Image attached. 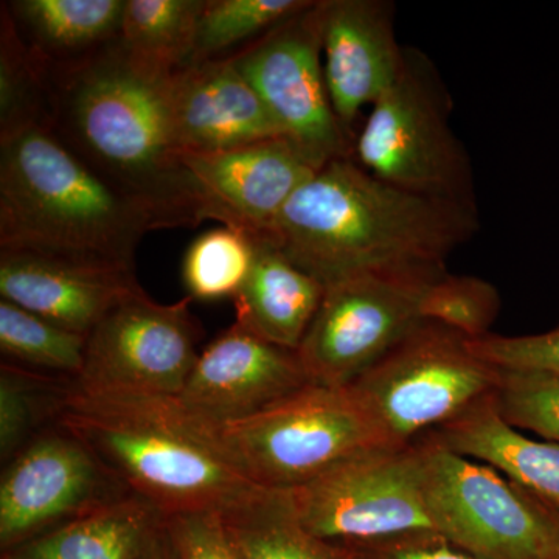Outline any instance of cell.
<instances>
[{
  "mask_svg": "<svg viewBox=\"0 0 559 559\" xmlns=\"http://www.w3.org/2000/svg\"><path fill=\"white\" fill-rule=\"evenodd\" d=\"M502 370L474 355L468 340L425 320L352 385L404 448L459 418L499 388Z\"/></svg>",
  "mask_w": 559,
  "mask_h": 559,
  "instance_id": "52a82bcc",
  "label": "cell"
},
{
  "mask_svg": "<svg viewBox=\"0 0 559 559\" xmlns=\"http://www.w3.org/2000/svg\"><path fill=\"white\" fill-rule=\"evenodd\" d=\"M205 0H127L119 44L140 69L171 76L189 64Z\"/></svg>",
  "mask_w": 559,
  "mask_h": 559,
  "instance_id": "cb8c5ba5",
  "label": "cell"
},
{
  "mask_svg": "<svg viewBox=\"0 0 559 559\" xmlns=\"http://www.w3.org/2000/svg\"><path fill=\"white\" fill-rule=\"evenodd\" d=\"M255 245L252 270L234 299L235 323L261 340L297 352L325 285L297 267L270 238L257 237Z\"/></svg>",
  "mask_w": 559,
  "mask_h": 559,
  "instance_id": "ffe728a7",
  "label": "cell"
},
{
  "mask_svg": "<svg viewBox=\"0 0 559 559\" xmlns=\"http://www.w3.org/2000/svg\"><path fill=\"white\" fill-rule=\"evenodd\" d=\"M234 60L283 138L299 146L316 167L353 159L355 140L337 120L326 90L320 0L253 40Z\"/></svg>",
  "mask_w": 559,
  "mask_h": 559,
  "instance_id": "7c38bea8",
  "label": "cell"
},
{
  "mask_svg": "<svg viewBox=\"0 0 559 559\" xmlns=\"http://www.w3.org/2000/svg\"><path fill=\"white\" fill-rule=\"evenodd\" d=\"M288 495L308 532L345 546L437 533L418 440L349 459Z\"/></svg>",
  "mask_w": 559,
  "mask_h": 559,
  "instance_id": "9c48e42d",
  "label": "cell"
},
{
  "mask_svg": "<svg viewBox=\"0 0 559 559\" xmlns=\"http://www.w3.org/2000/svg\"><path fill=\"white\" fill-rule=\"evenodd\" d=\"M156 218L43 127L0 138V250L134 266Z\"/></svg>",
  "mask_w": 559,
  "mask_h": 559,
  "instance_id": "277c9868",
  "label": "cell"
},
{
  "mask_svg": "<svg viewBox=\"0 0 559 559\" xmlns=\"http://www.w3.org/2000/svg\"><path fill=\"white\" fill-rule=\"evenodd\" d=\"M500 311V296L487 280L443 274L433 280L421 300V318L439 323L468 341L491 333Z\"/></svg>",
  "mask_w": 559,
  "mask_h": 559,
  "instance_id": "f1b7e54d",
  "label": "cell"
},
{
  "mask_svg": "<svg viewBox=\"0 0 559 559\" xmlns=\"http://www.w3.org/2000/svg\"><path fill=\"white\" fill-rule=\"evenodd\" d=\"M393 10L384 0H320L326 90L353 140L360 109L371 108L403 72L406 47L396 40Z\"/></svg>",
  "mask_w": 559,
  "mask_h": 559,
  "instance_id": "2e32d148",
  "label": "cell"
},
{
  "mask_svg": "<svg viewBox=\"0 0 559 559\" xmlns=\"http://www.w3.org/2000/svg\"><path fill=\"white\" fill-rule=\"evenodd\" d=\"M165 520L153 503L131 492L2 551V559H143Z\"/></svg>",
  "mask_w": 559,
  "mask_h": 559,
  "instance_id": "44dd1931",
  "label": "cell"
},
{
  "mask_svg": "<svg viewBox=\"0 0 559 559\" xmlns=\"http://www.w3.org/2000/svg\"><path fill=\"white\" fill-rule=\"evenodd\" d=\"M143 559H179L165 522L159 532L150 540L148 549L143 555Z\"/></svg>",
  "mask_w": 559,
  "mask_h": 559,
  "instance_id": "e575fe53",
  "label": "cell"
},
{
  "mask_svg": "<svg viewBox=\"0 0 559 559\" xmlns=\"http://www.w3.org/2000/svg\"><path fill=\"white\" fill-rule=\"evenodd\" d=\"M255 238L219 226L194 238L182 260V283L191 300L235 299L252 270Z\"/></svg>",
  "mask_w": 559,
  "mask_h": 559,
  "instance_id": "484cf974",
  "label": "cell"
},
{
  "mask_svg": "<svg viewBox=\"0 0 559 559\" xmlns=\"http://www.w3.org/2000/svg\"><path fill=\"white\" fill-rule=\"evenodd\" d=\"M46 66L47 128L114 189L148 210L160 229L201 224L197 190L173 139L170 76L140 69L119 40Z\"/></svg>",
  "mask_w": 559,
  "mask_h": 559,
  "instance_id": "6da1fadb",
  "label": "cell"
},
{
  "mask_svg": "<svg viewBox=\"0 0 559 559\" xmlns=\"http://www.w3.org/2000/svg\"><path fill=\"white\" fill-rule=\"evenodd\" d=\"M311 3V0H205L189 64L215 60L237 44L261 38Z\"/></svg>",
  "mask_w": 559,
  "mask_h": 559,
  "instance_id": "4316f807",
  "label": "cell"
},
{
  "mask_svg": "<svg viewBox=\"0 0 559 559\" xmlns=\"http://www.w3.org/2000/svg\"><path fill=\"white\" fill-rule=\"evenodd\" d=\"M106 474L98 459L68 432L33 441L3 471L0 549H13L114 499L106 496Z\"/></svg>",
  "mask_w": 559,
  "mask_h": 559,
  "instance_id": "4fadbf2b",
  "label": "cell"
},
{
  "mask_svg": "<svg viewBox=\"0 0 559 559\" xmlns=\"http://www.w3.org/2000/svg\"><path fill=\"white\" fill-rule=\"evenodd\" d=\"M35 377L2 366L0 371V454L11 460L20 451L38 412Z\"/></svg>",
  "mask_w": 559,
  "mask_h": 559,
  "instance_id": "1f68e13d",
  "label": "cell"
},
{
  "mask_svg": "<svg viewBox=\"0 0 559 559\" xmlns=\"http://www.w3.org/2000/svg\"><path fill=\"white\" fill-rule=\"evenodd\" d=\"M165 525L179 559H240L221 513L175 514Z\"/></svg>",
  "mask_w": 559,
  "mask_h": 559,
  "instance_id": "d6a6232c",
  "label": "cell"
},
{
  "mask_svg": "<svg viewBox=\"0 0 559 559\" xmlns=\"http://www.w3.org/2000/svg\"><path fill=\"white\" fill-rule=\"evenodd\" d=\"M51 412L114 479L167 518L231 513L263 491L224 457L207 423L176 399L97 395L73 385Z\"/></svg>",
  "mask_w": 559,
  "mask_h": 559,
  "instance_id": "3957f363",
  "label": "cell"
},
{
  "mask_svg": "<svg viewBox=\"0 0 559 559\" xmlns=\"http://www.w3.org/2000/svg\"><path fill=\"white\" fill-rule=\"evenodd\" d=\"M308 384L296 349L234 323L201 353L176 401L194 418L221 426L252 417Z\"/></svg>",
  "mask_w": 559,
  "mask_h": 559,
  "instance_id": "9a60e30c",
  "label": "cell"
},
{
  "mask_svg": "<svg viewBox=\"0 0 559 559\" xmlns=\"http://www.w3.org/2000/svg\"><path fill=\"white\" fill-rule=\"evenodd\" d=\"M197 190L201 219L267 237L299 187L319 171L290 140L275 138L223 153L180 156Z\"/></svg>",
  "mask_w": 559,
  "mask_h": 559,
  "instance_id": "5bb4252c",
  "label": "cell"
},
{
  "mask_svg": "<svg viewBox=\"0 0 559 559\" xmlns=\"http://www.w3.org/2000/svg\"><path fill=\"white\" fill-rule=\"evenodd\" d=\"M429 436L455 454L481 460L559 511V444L528 439L510 426L500 415L496 392Z\"/></svg>",
  "mask_w": 559,
  "mask_h": 559,
  "instance_id": "d6986e66",
  "label": "cell"
},
{
  "mask_svg": "<svg viewBox=\"0 0 559 559\" xmlns=\"http://www.w3.org/2000/svg\"><path fill=\"white\" fill-rule=\"evenodd\" d=\"M451 106L432 61L407 47L400 79L371 106L355 139L353 160L401 190L477 210L473 167L452 131Z\"/></svg>",
  "mask_w": 559,
  "mask_h": 559,
  "instance_id": "8992f818",
  "label": "cell"
},
{
  "mask_svg": "<svg viewBox=\"0 0 559 559\" xmlns=\"http://www.w3.org/2000/svg\"><path fill=\"white\" fill-rule=\"evenodd\" d=\"M474 355L500 370H544L559 373V325L528 336L489 333L468 341Z\"/></svg>",
  "mask_w": 559,
  "mask_h": 559,
  "instance_id": "4dcf8cb0",
  "label": "cell"
},
{
  "mask_svg": "<svg viewBox=\"0 0 559 559\" xmlns=\"http://www.w3.org/2000/svg\"><path fill=\"white\" fill-rule=\"evenodd\" d=\"M356 547L366 550L370 559H480L433 532L414 533Z\"/></svg>",
  "mask_w": 559,
  "mask_h": 559,
  "instance_id": "836d02e7",
  "label": "cell"
},
{
  "mask_svg": "<svg viewBox=\"0 0 559 559\" xmlns=\"http://www.w3.org/2000/svg\"><path fill=\"white\" fill-rule=\"evenodd\" d=\"M190 297L157 304L143 289L119 301L87 336L75 388L97 395L176 399L201 353Z\"/></svg>",
  "mask_w": 559,
  "mask_h": 559,
  "instance_id": "8fae6325",
  "label": "cell"
},
{
  "mask_svg": "<svg viewBox=\"0 0 559 559\" xmlns=\"http://www.w3.org/2000/svg\"><path fill=\"white\" fill-rule=\"evenodd\" d=\"M477 230V210L401 190L337 159L297 189L266 238L326 286L364 272H444Z\"/></svg>",
  "mask_w": 559,
  "mask_h": 559,
  "instance_id": "7a4b0ae2",
  "label": "cell"
},
{
  "mask_svg": "<svg viewBox=\"0 0 559 559\" xmlns=\"http://www.w3.org/2000/svg\"><path fill=\"white\" fill-rule=\"evenodd\" d=\"M127 0H13L11 16L46 62L72 61L119 39Z\"/></svg>",
  "mask_w": 559,
  "mask_h": 559,
  "instance_id": "7402d4cb",
  "label": "cell"
},
{
  "mask_svg": "<svg viewBox=\"0 0 559 559\" xmlns=\"http://www.w3.org/2000/svg\"><path fill=\"white\" fill-rule=\"evenodd\" d=\"M209 428L230 465L272 491H290L349 459L396 448L352 385L308 384L252 417Z\"/></svg>",
  "mask_w": 559,
  "mask_h": 559,
  "instance_id": "5b68a950",
  "label": "cell"
},
{
  "mask_svg": "<svg viewBox=\"0 0 559 559\" xmlns=\"http://www.w3.org/2000/svg\"><path fill=\"white\" fill-rule=\"evenodd\" d=\"M430 520L439 535L480 559H559L554 513L491 466L419 437Z\"/></svg>",
  "mask_w": 559,
  "mask_h": 559,
  "instance_id": "ba28073f",
  "label": "cell"
},
{
  "mask_svg": "<svg viewBox=\"0 0 559 559\" xmlns=\"http://www.w3.org/2000/svg\"><path fill=\"white\" fill-rule=\"evenodd\" d=\"M223 516L240 559H370L360 547L308 532L288 491L263 489L245 507Z\"/></svg>",
  "mask_w": 559,
  "mask_h": 559,
  "instance_id": "603a6c76",
  "label": "cell"
},
{
  "mask_svg": "<svg viewBox=\"0 0 559 559\" xmlns=\"http://www.w3.org/2000/svg\"><path fill=\"white\" fill-rule=\"evenodd\" d=\"M444 272H364L325 286L297 355L312 384H353L425 322L421 300Z\"/></svg>",
  "mask_w": 559,
  "mask_h": 559,
  "instance_id": "30bf717a",
  "label": "cell"
},
{
  "mask_svg": "<svg viewBox=\"0 0 559 559\" xmlns=\"http://www.w3.org/2000/svg\"><path fill=\"white\" fill-rule=\"evenodd\" d=\"M139 289L134 266L0 250L3 300L86 336Z\"/></svg>",
  "mask_w": 559,
  "mask_h": 559,
  "instance_id": "ac0fdd59",
  "label": "cell"
},
{
  "mask_svg": "<svg viewBox=\"0 0 559 559\" xmlns=\"http://www.w3.org/2000/svg\"><path fill=\"white\" fill-rule=\"evenodd\" d=\"M167 97L180 156L223 153L283 138L234 57L183 66L168 79Z\"/></svg>",
  "mask_w": 559,
  "mask_h": 559,
  "instance_id": "e0dca14e",
  "label": "cell"
},
{
  "mask_svg": "<svg viewBox=\"0 0 559 559\" xmlns=\"http://www.w3.org/2000/svg\"><path fill=\"white\" fill-rule=\"evenodd\" d=\"M496 401L510 426L559 444V373L502 370Z\"/></svg>",
  "mask_w": 559,
  "mask_h": 559,
  "instance_id": "f546056e",
  "label": "cell"
},
{
  "mask_svg": "<svg viewBox=\"0 0 559 559\" xmlns=\"http://www.w3.org/2000/svg\"><path fill=\"white\" fill-rule=\"evenodd\" d=\"M0 20V138L43 124L49 127L47 66L22 38L5 3Z\"/></svg>",
  "mask_w": 559,
  "mask_h": 559,
  "instance_id": "d4e9b609",
  "label": "cell"
},
{
  "mask_svg": "<svg viewBox=\"0 0 559 559\" xmlns=\"http://www.w3.org/2000/svg\"><path fill=\"white\" fill-rule=\"evenodd\" d=\"M86 334L75 333L0 300V348L3 355L31 366L68 373L73 380L83 369Z\"/></svg>",
  "mask_w": 559,
  "mask_h": 559,
  "instance_id": "83f0119b",
  "label": "cell"
},
{
  "mask_svg": "<svg viewBox=\"0 0 559 559\" xmlns=\"http://www.w3.org/2000/svg\"><path fill=\"white\" fill-rule=\"evenodd\" d=\"M547 507H549V506H547ZM549 509L551 510V513H554L555 522H557V527H558V532H559V511L551 509V507H549Z\"/></svg>",
  "mask_w": 559,
  "mask_h": 559,
  "instance_id": "d590c367",
  "label": "cell"
}]
</instances>
